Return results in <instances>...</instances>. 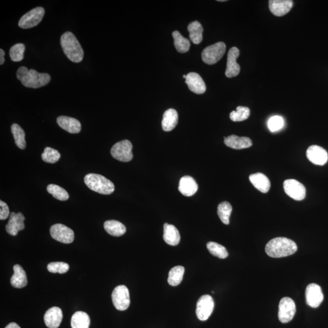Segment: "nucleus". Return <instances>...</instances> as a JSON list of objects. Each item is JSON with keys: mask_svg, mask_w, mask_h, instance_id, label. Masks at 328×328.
Listing matches in <instances>:
<instances>
[{"mask_svg": "<svg viewBox=\"0 0 328 328\" xmlns=\"http://www.w3.org/2000/svg\"><path fill=\"white\" fill-rule=\"evenodd\" d=\"M185 83L190 91L195 94H201L204 93L206 90L205 82L201 77L196 72H190L187 75Z\"/></svg>", "mask_w": 328, "mask_h": 328, "instance_id": "f3484780", "label": "nucleus"}, {"mask_svg": "<svg viewBox=\"0 0 328 328\" xmlns=\"http://www.w3.org/2000/svg\"><path fill=\"white\" fill-rule=\"evenodd\" d=\"M61 154L57 150L51 147H46L42 154L43 161L47 163L54 164L61 159Z\"/></svg>", "mask_w": 328, "mask_h": 328, "instance_id": "c9c22d12", "label": "nucleus"}, {"mask_svg": "<svg viewBox=\"0 0 328 328\" xmlns=\"http://www.w3.org/2000/svg\"><path fill=\"white\" fill-rule=\"evenodd\" d=\"M44 13V9L42 7H37L32 9L20 20L19 27L22 29H30L36 26L42 21Z\"/></svg>", "mask_w": 328, "mask_h": 328, "instance_id": "0eeeda50", "label": "nucleus"}, {"mask_svg": "<svg viewBox=\"0 0 328 328\" xmlns=\"http://www.w3.org/2000/svg\"><path fill=\"white\" fill-rule=\"evenodd\" d=\"M5 328H21L18 325L16 324V323H11L8 325H7L6 327Z\"/></svg>", "mask_w": 328, "mask_h": 328, "instance_id": "37998d69", "label": "nucleus"}, {"mask_svg": "<svg viewBox=\"0 0 328 328\" xmlns=\"http://www.w3.org/2000/svg\"><path fill=\"white\" fill-rule=\"evenodd\" d=\"M224 144L231 149L241 150L251 147L252 141L249 137H239L233 134L227 137H224Z\"/></svg>", "mask_w": 328, "mask_h": 328, "instance_id": "412c9836", "label": "nucleus"}, {"mask_svg": "<svg viewBox=\"0 0 328 328\" xmlns=\"http://www.w3.org/2000/svg\"><path fill=\"white\" fill-rule=\"evenodd\" d=\"M25 217L21 212L16 214L12 212L10 215L8 223L6 225V231L12 236H16L19 231L24 230Z\"/></svg>", "mask_w": 328, "mask_h": 328, "instance_id": "dca6fc26", "label": "nucleus"}, {"mask_svg": "<svg viewBox=\"0 0 328 328\" xmlns=\"http://www.w3.org/2000/svg\"><path fill=\"white\" fill-rule=\"evenodd\" d=\"M14 272L11 279L12 286L19 289L26 286L27 284L26 274L21 265H15Z\"/></svg>", "mask_w": 328, "mask_h": 328, "instance_id": "a878e982", "label": "nucleus"}, {"mask_svg": "<svg viewBox=\"0 0 328 328\" xmlns=\"http://www.w3.org/2000/svg\"><path fill=\"white\" fill-rule=\"evenodd\" d=\"M178 189L185 197H192L198 190L196 181L190 176H185L180 179Z\"/></svg>", "mask_w": 328, "mask_h": 328, "instance_id": "4be33fe9", "label": "nucleus"}, {"mask_svg": "<svg viewBox=\"0 0 328 328\" xmlns=\"http://www.w3.org/2000/svg\"><path fill=\"white\" fill-rule=\"evenodd\" d=\"M306 156L312 164L317 165H325L328 159L327 150L318 145H312L308 148Z\"/></svg>", "mask_w": 328, "mask_h": 328, "instance_id": "2eb2a0df", "label": "nucleus"}, {"mask_svg": "<svg viewBox=\"0 0 328 328\" xmlns=\"http://www.w3.org/2000/svg\"><path fill=\"white\" fill-rule=\"evenodd\" d=\"M218 1L224 2V1H225V0H219V1Z\"/></svg>", "mask_w": 328, "mask_h": 328, "instance_id": "c03bdc74", "label": "nucleus"}, {"mask_svg": "<svg viewBox=\"0 0 328 328\" xmlns=\"http://www.w3.org/2000/svg\"><path fill=\"white\" fill-rule=\"evenodd\" d=\"M47 268L50 272L62 274L68 271L69 266L64 262H52L47 265Z\"/></svg>", "mask_w": 328, "mask_h": 328, "instance_id": "58836bf2", "label": "nucleus"}, {"mask_svg": "<svg viewBox=\"0 0 328 328\" xmlns=\"http://www.w3.org/2000/svg\"><path fill=\"white\" fill-rule=\"evenodd\" d=\"M305 295L306 304L313 308L319 307L324 299L321 287L315 284L308 285Z\"/></svg>", "mask_w": 328, "mask_h": 328, "instance_id": "ddd939ff", "label": "nucleus"}, {"mask_svg": "<svg viewBox=\"0 0 328 328\" xmlns=\"http://www.w3.org/2000/svg\"><path fill=\"white\" fill-rule=\"evenodd\" d=\"M172 36L174 39L175 46L177 51L181 53H185L189 51L190 47V42L189 40L184 38L177 31L173 32Z\"/></svg>", "mask_w": 328, "mask_h": 328, "instance_id": "7c9ffc66", "label": "nucleus"}, {"mask_svg": "<svg viewBox=\"0 0 328 328\" xmlns=\"http://www.w3.org/2000/svg\"><path fill=\"white\" fill-rule=\"evenodd\" d=\"M17 77L25 87L39 88L49 84L51 76L46 73H39L34 69L26 67H20L17 72Z\"/></svg>", "mask_w": 328, "mask_h": 328, "instance_id": "f03ea898", "label": "nucleus"}, {"mask_svg": "<svg viewBox=\"0 0 328 328\" xmlns=\"http://www.w3.org/2000/svg\"><path fill=\"white\" fill-rule=\"evenodd\" d=\"M104 229L108 234L113 237H121L126 232V227L121 222L109 220L105 222Z\"/></svg>", "mask_w": 328, "mask_h": 328, "instance_id": "bb28decb", "label": "nucleus"}, {"mask_svg": "<svg viewBox=\"0 0 328 328\" xmlns=\"http://www.w3.org/2000/svg\"><path fill=\"white\" fill-rule=\"evenodd\" d=\"M270 11L275 16L282 17L289 12L293 6L291 0H270Z\"/></svg>", "mask_w": 328, "mask_h": 328, "instance_id": "6ab92c4d", "label": "nucleus"}, {"mask_svg": "<svg viewBox=\"0 0 328 328\" xmlns=\"http://www.w3.org/2000/svg\"><path fill=\"white\" fill-rule=\"evenodd\" d=\"M5 52L2 49H0V65H2L4 64Z\"/></svg>", "mask_w": 328, "mask_h": 328, "instance_id": "79ce46f5", "label": "nucleus"}, {"mask_svg": "<svg viewBox=\"0 0 328 328\" xmlns=\"http://www.w3.org/2000/svg\"><path fill=\"white\" fill-rule=\"evenodd\" d=\"M112 301L115 307L119 310H125L130 305L129 290L125 285H120L112 293Z\"/></svg>", "mask_w": 328, "mask_h": 328, "instance_id": "6e6552de", "label": "nucleus"}, {"mask_svg": "<svg viewBox=\"0 0 328 328\" xmlns=\"http://www.w3.org/2000/svg\"><path fill=\"white\" fill-rule=\"evenodd\" d=\"M214 301L209 295H202L197 304L196 314L201 321H205L210 317L214 309Z\"/></svg>", "mask_w": 328, "mask_h": 328, "instance_id": "9b49d317", "label": "nucleus"}, {"mask_svg": "<svg viewBox=\"0 0 328 328\" xmlns=\"http://www.w3.org/2000/svg\"><path fill=\"white\" fill-rule=\"evenodd\" d=\"M250 181L254 186L260 192L266 194L269 192L270 188V182L268 177L261 173H257L250 175Z\"/></svg>", "mask_w": 328, "mask_h": 328, "instance_id": "b1692460", "label": "nucleus"}, {"mask_svg": "<svg viewBox=\"0 0 328 328\" xmlns=\"http://www.w3.org/2000/svg\"><path fill=\"white\" fill-rule=\"evenodd\" d=\"M232 212V207L229 202H221L218 207V215L222 223L229 224V219Z\"/></svg>", "mask_w": 328, "mask_h": 328, "instance_id": "473e14b6", "label": "nucleus"}, {"mask_svg": "<svg viewBox=\"0 0 328 328\" xmlns=\"http://www.w3.org/2000/svg\"><path fill=\"white\" fill-rule=\"evenodd\" d=\"M296 313L295 302L289 297H284L280 300L279 306V319L283 324L291 321Z\"/></svg>", "mask_w": 328, "mask_h": 328, "instance_id": "1a4fd4ad", "label": "nucleus"}, {"mask_svg": "<svg viewBox=\"0 0 328 328\" xmlns=\"http://www.w3.org/2000/svg\"><path fill=\"white\" fill-rule=\"evenodd\" d=\"M57 124L62 129L69 133L77 134L81 132L82 126L78 120L72 117L61 116L57 117Z\"/></svg>", "mask_w": 328, "mask_h": 328, "instance_id": "aec40b11", "label": "nucleus"}, {"mask_svg": "<svg viewBox=\"0 0 328 328\" xmlns=\"http://www.w3.org/2000/svg\"><path fill=\"white\" fill-rule=\"evenodd\" d=\"M11 132L12 134H13L15 142H16L17 146L19 149L24 150L26 147L24 130L18 124H14L11 126Z\"/></svg>", "mask_w": 328, "mask_h": 328, "instance_id": "2f4dec72", "label": "nucleus"}, {"mask_svg": "<svg viewBox=\"0 0 328 328\" xmlns=\"http://www.w3.org/2000/svg\"><path fill=\"white\" fill-rule=\"evenodd\" d=\"M178 122V114L176 110L172 109H167L163 115L162 121V129L165 131H170L176 127Z\"/></svg>", "mask_w": 328, "mask_h": 328, "instance_id": "393cba45", "label": "nucleus"}, {"mask_svg": "<svg viewBox=\"0 0 328 328\" xmlns=\"http://www.w3.org/2000/svg\"><path fill=\"white\" fill-rule=\"evenodd\" d=\"M85 184L92 191L102 195H110L114 192L113 183L102 175L89 174L85 176Z\"/></svg>", "mask_w": 328, "mask_h": 328, "instance_id": "20e7f679", "label": "nucleus"}, {"mask_svg": "<svg viewBox=\"0 0 328 328\" xmlns=\"http://www.w3.org/2000/svg\"><path fill=\"white\" fill-rule=\"evenodd\" d=\"M25 46L22 44H17L11 47L9 56L12 61L21 62L24 58Z\"/></svg>", "mask_w": 328, "mask_h": 328, "instance_id": "4c0bfd02", "label": "nucleus"}, {"mask_svg": "<svg viewBox=\"0 0 328 328\" xmlns=\"http://www.w3.org/2000/svg\"><path fill=\"white\" fill-rule=\"evenodd\" d=\"M63 51L69 61L74 63L82 61L84 52L76 36L71 32H65L61 39Z\"/></svg>", "mask_w": 328, "mask_h": 328, "instance_id": "7ed1b4c3", "label": "nucleus"}, {"mask_svg": "<svg viewBox=\"0 0 328 328\" xmlns=\"http://www.w3.org/2000/svg\"><path fill=\"white\" fill-rule=\"evenodd\" d=\"M188 31L189 32L190 39L191 41L195 44H199L202 41L203 37V27L199 22L195 21L189 24L187 27Z\"/></svg>", "mask_w": 328, "mask_h": 328, "instance_id": "cd10ccee", "label": "nucleus"}, {"mask_svg": "<svg viewBox=\"0 0 328 328\" xmlns=\"http://www.w3.org/2000/svg\"><path fill=\"white\" fill-rule=\"evenodd\" d=\"M284 187L288 196L296 201H302L306 197V188L297 180H286L284 182Z\"/></svg>", "mask_w": 328, "mask_h": 328, "instance_id": "f8f14e48", "label": "nucleus"}, {"mask_svg": "<svg viewBox=\"0 0 328 328\" xmlns=\"http://www.w3.org/2000/svg\"><path fill=\"white\" fill-rule=\"evenodd\" d=\"M207 247L210 254L219 259H226L229 255L226 248L217 242H209L207 244Z\"/></svg>", "mask_w": 328, "mask_h": 328, "instance_id": "72a5a7b5", "label": "nucleus"}, {"mask_svg": "<svg viewBox=\"0 0 328 328\" xmlns=\"http://www.w3.org/2000/svg\"><path fill=\"white\" fill-rule=\"evenodd\" d=\"M63 319V313L61 308L52 307L45 313L44 321L45 325L49 328H58Z\"/></svg>", "mask_w": 328, "mask_h": 328, "instance_id": "a211bd4d", "label": "nucleus"}, {"mask_svg": "<svg viewBox=\"0 0 328 328\" xmlns=\"http://www.w3.org/2000/svg\"><path fill=\"white\" fill-rule=\"evenodd\" d=\"M47 191L49 194L53 196L54 198L65 201L69 199V194L64 189L55 184H49L47 185Z\"/></svg>", "mask_w": 328, "mask_h": 328, "instance_id": "f704fd0d", "label": "nucleus"}, {"mask_svg": "<svg viewBox=\"0 0 328 328\" xmlns=\"http://www.w3.org/2000/svg\"><path fill=\"white\" fill-rule=\"evenodd\" d=\"M250 114L249 108L240 106L237 108V111L230 112V118L234 122H241L249 118Z\"/></svg>", "mask_w": 328, "mask_h": 328, "instance_id": "e433bc0d", "label": "nucleus"}, {"mask_svg": "<svg viewBox=\"0 0 328 328\" xmlns=\"http://www.w3.org/2000/svg\"><path fill=\"white\" fill-rule=\"evenodd\" d=\"M10 212L8 205L4 202L0 201V219H6L10 217Z\"/></svg>", "mask_w": 328, "mask_h": 328, "instance_id": "a19ab883", "label": "nucleus"}, {"mask_svg": "<svg viewBox=\"0 0 328 328\" xmlns=\"http://www.w3.org/2000/svg\"><path fill=\"white\" fill-rule=\"evenodd\" d=\"M284 121L281 116H275L270 117L267 122V126L271 132H276L284 127Z\"/></svg>", "mask_w": 328, "mask_h": 328, "instance_id": "ea45409f", "label": "nucleus"}, {"mask_svg": "<svg viewBox=\"0 0 328 328\" xmlns=\"http://www.w3.org/2000/svg\"><path fill=\"white\" fill-rule=\"evenodd\" d=\"M226 45L223 42H218L205 47L202 52V59L205 64L214 65L221 60L226 52Z\"/></svg>", "mask_w": 328, "mask_h": 328, "instance_id": "39448f33", "label": "nucleus"}, {"mask_svg": "<svg viewBox=\"0 0 328 328\" xmlns=\"http://www.w3.org/2000/svg\"><path fill=\"white\" fill-rule=\"evenodd\" d=\"M239 56L240 51L236 47H232L228 52L227 67L225 72L228 78H232L239 74L240 66L237 63V60Z\"/></svg>", "mask_w": 328, "mask_h": 328, "instance_id": "4468645a", "label": "nucleus"}, {"mask_svg": "<svg viewBox=\"0 0 328 328\" xmlns=\"http://www.w3.org/2000/svg\"><path fill=\"white\" fill-rule=\"evenodd\" d=\"M183 266H177L172 268L169 272L168 283L172 286H176L181 284L184 274Z\"/></svg>", "mask_w": 328, "mask_h": 328, "instance_id": "c756f323", "label": "nucleus"}, {"mask_svg": "<svg viewBox=\"0 0 328 328\" xmlns=\"http://www.w3.org/2000/svg\"><path fill=\"white\" fill-rule=\"evenodd\" d=\"M132 149L131 142L129 140H124L113 145L111 150V154L114 159L119 161L130 162L133 157Z\"/></svg>", "mask_w": 328, "mask_h": 328, "instance_id": "423d86ee", "label": "nucleus"}, {"mask_svg": "<svg viewBox=\"0 0 328 328\" xmlns=\"http://www.w3.org/2000/svg\"><path fill=\"white\" fill-rule=\"evenodd\" d=\"M183 77L185 79H186L187 78V75H184Z\"/></svg>", "mask_w": 328, "mask_h": 328, "instance_id": "a18cd8bd", "label": "nucleus"}, {"mask_svg": "<svg viewBox=\"0 0 328 328\" xmlns=\"http://www.w3.org/2000/svg\"><path fill=\"white\" fill-rule=\"evenodd\" d=\"M90 323L89 315L82 311L75 312L71 320L72 328H89Z\"/></svg>", "mask_w": 328, "mask_h": 328, "instance_id": "c85d7f7f", "label": "nucleus"}, {"mask_svg": "<svg viewBox=\"0 0 328 328\" xmlns=\"http://www.w3.org/2000/svg\"><path fill=\"white\" fill-rule=\"evenodd\" d=\"M297 250L296 243L292 240L284 237H277L267 242L265 251L272 258H282L290 256Z\"/></svg>", "mask_w": 328, "mask_h": 328, "instance_id": "f257e3e1", "label": "nucleus"}, {"mask_svg": "<svg viewBox=\"0 0 328 328\" xmlns=\"http://www.w3.org/2000/svg\"><path fill=\"white\" fill-rule=\"evenodd\" d=\"M50 234L52 239L64 244L72 243L74 240L73 230L62 224H56L51 226Z\"/></svg>", "mask_w": 328, "mask_h": 328, "instance_id": "9d476101", "label": "nucleus"}, {"mask_svg": "<svg viewBox=\"0 0 328 328\" xmlns=\"http://www.w3.org/2000/svg\"><path fill=\"white\" fill-rule=\"evenodd\" d=\"M163 239L167 244L170 246H177L181 240L179 232L174 225L165 223L164 225Z\"/></svg>", "mask_w": 328, "mask_h": 328, "instance_id": "5701e85b", "label": "nucleus"}]
</instances>
